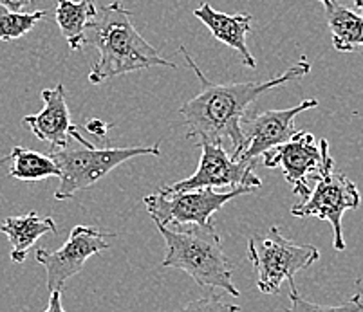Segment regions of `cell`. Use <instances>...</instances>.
Instances as JSON below:
<instances>
[{"label":"cell","instance_id":"6da1fadb","mask_svg":"<svg viewBox=\"0 0 363 312\" xmlns=\"http://www.w3.org/2000/svg\"><path fill=\"white\" fill-rule=\"evenodd\" d=\"M186 64L192 67L201 81V93L188 100L179 108L186 125V136L206 141H220L232 143L235 156L244 143L242 117L247 108L259 96L272 88L289 83L293 80L308 76L311 72V64L302 57L293 67L282 72L280 76L267 81H242V83H213L201 72L199 65L188 54L184 47H179Z\"/></svg>","mask_w":363,"mask_h":312},{"label":"cell","instance_id":"7a4b0ae2","mask_svg":"<svg viewBox=\"0 0 363 312\" xmlns=\"http://www.w3.org/2000/svg\"><path fill=\"white\" fill-rule=\"evenodd\" d=\"M82 45L98 51V62L89 72L92 85L156 65L177 69L176 64L161 57L160 51L145 40L132 22V13L118 2L98 8L94 18L85 28Z\"/></svg>","mask_w":363,"mask_h":312},{"label":"cell","instance_id":"3957f363","mask_svg":"<svg viewBox=\"0 0 363 312\" xmlns=\"http://www.w3.org/2000/svg\"><path fill=\"white\" fill-rule=\"evenodd\" d=\"M167 245L163 267L179 269L203 287H219L230 296H240L233 284V267L224 255L220 236L210 226H163L154 222Z\"/></svg>","mask_w":363,"mask_h":312},{"label":"cell","instance_id":"277c9868","mask_svg":"<svg viewBox=\"0 0 363 312\" xmlns=\"http://www.w3.org/2000/svg\"><path fill=\"white\" fill-rule=\"evenodd\" d=\"M71 139L78 146H65L62 150L51 152L56 166L60 168V186L55 192L56 200H67L82 190L96 185L107 173L140 156H160V144L152 146H125V149H98L80 136L78 128L72 125L69 130Z\"/></svg>","mask_w":363,"mask_h":312},{"label":"cell","instance_id":"5b68a950","mask_svg":"<svg viewBox=\"0 0 363 312\" xmlns=\"http://www.w3.org/2000/svg\"><path fill=\"white\" fill-rule=\"evenodd\" d=\"M247 258L257 271V289L264 294H279L280 285L288 280L295 284L296 272L311 267L320 258L315 245L293 244L272 226L266 233L250 238Z\"/></svg>","mask_w":363,"mask_h":312},{"label":"cell","instance_id":"8992f818","mask_svg":"<svg viewBox=\"0 0 363 312\" xmlns=\"http://www.w3.org/2000/svg\"><path fill=\"white\" fill-rule=\"evenodd\" d=\"M255 190L250 186H235L230 192L219 193L216 188L168 190L167 186H161L157 193L145 197L143 202L152 220L163 226H210L212 216L226 202Z\"/></svg>","mask_w":363,"mask_h":312},{"label":"cell","instance_id":"52a82bcc","mask_svg":"<svg viewBox=\"0 0 363 312\" xmlns=\"http://www.w3.org/2000/svg\"><path fill=\"white\" fill-rule=\"evenodd\" d=\"M266 168H282L293 193L306 199L311 193V180L335 164L328 139H318L306 130H296L286 143L277 144L262 154Z\"/></svg>","mask_w":363,"mask_h":312},{"label":"cell","instance_id":"ba28073f","mask_svg":"<svg viewBox=\"0 0 363 312\" xmlns=\"http://www.w3.org/2000/svg\"><path fill=\"white\" fill-rule=\"evenodd\" d=\"M359 204H362V197L356 185L345 173L338 172L333 164L325 172L320 173L315 190H311V193L300 200L298 204L293 206L291 215L318 216L328 220L333 228V248L336 251H345L342 229L343 213L358 209Z\"/></svg>","mask_w":363,"mask_h":312},{"label":"cell","instance_id":"9c48e42d","mask_svg":"<svg viewBox=\"0 0 363 312\" xmlns=\"http://www.w3.org/2000/svg\"><path fill=\"white\" fill-rule=\"evenodd\" d=\"M201 149L199 166L196 173L177 183L167 185L168 190H197V188H224V186H250L259 190L262 179L255 175V161L235 159L224 149L220 141L199 139Z\"/></svg>","mask_w":363,"mask_h":312},{"label":"cell","instance_id":"30bf717a","mask_svg":"<svg viewBox=\"0 0 363 312\" xmlns=\"http://www.w3.org/2000/svg\"><path fill=\"white\" fill-rule=\"evenodd\" d=\"M111 236L112 233H100L98 229L80 224L72 228L69 238L58 251L38 249L35 258L45 267L49 291H62L67 280L84 269L91 256L107 251V238Z\"/></svg>","mask_w":363,"mask_h":312},{"label":"cell","instance_id":"8fae6325","mask_svg":"<svg viewBox=\"0 0 363 312\" xmlns=\"http://www.w3.org/2000/svg\"><path fill=\"white\" fill-rule=\"evenodd\" d=\"M318 100L309 98L298 103L296 107L284 108V110H266V112L253 114L252 117H242L244 143L235 159L257 161L266 150L282 144L296 132L295 117L303 110H311L318 107Z\"/></svg>","mask_w":363,"mask_h":312},{"label":"cell","instance_id":"7c38bea8","mask_svg":"<svg viewBox=\"0 0 363 312\" xmlns=\"http://www.w3.org/2000/svg\"><path fill=\"white\" fill-rule=\"evenodd\" d=\"M44 108L35 116H26L22 125L29 128L40 141L51 146V152L65 149L71 143L69 130L72 127L71 112L65 101L64 83H58L52 88H44L40 93Z\"/></svg>","mask_w":363,"mask_h":312},{"label":"cell","instance_id":"4fadbf2b","mask_svg":"<svg viewBox=\"0 0 363 312\" xmlns=\"http://www.w3.org/2000/svg\"><path fill=\"white\" fill-rule=\"evenodd\" d=\"M194 15L210 29V33H212L216 40L223 42L228 47H232L233 51L239 52L244 67H257L255 58H253V54L250 52V47L246 44L247 33L252 31V15H247V13L228 15V13H220L217 9H213L208 2L201 4L194 11Z\"/></svg>","mask_w":363,"mask_h":312},{"label":"cell","instance_id":"5bb4252c","mask_svg":"<svg viewBox=\"0 0 363 312\" xmlns=\"http://www.w3.org/2000/svg\"><path fill=\"white\" fill-rule=\"evenodd\" d=\"M0 231L8 236L11 244V260L22 264L36 241L45 233H58L51 216H38L36 212H29L21 216H8L0 222Z\"/></svg>","mask_w":363,"mask_h":312},{"label":"cell","instance_id":"9a60e30c","mask_svg":"<svg viewBox=\"0 0 363 312\" xmlns=\"http://www.w3.org/2000/svg\"><path fill=\"white\" fill-rule=\"evenodd\" d=\"M322 6L333 35V47L340 52L363 51V15L340 4L338 0H325Z\"/></svg>","mask_w":363,"mask_h":312},{"label":"cell","instance_id":"2e32d148","mask_svg":"<svg viewBox=\"0 0 363 312\" xmlns=\"http://www.w3.org/2000/svg\"><path fill=\"white\" fill-rule=\"evenodd\" d=\"M98 6L94 0H56L55 21L71 51H80L84 33L94 18Z\"/></svg>","mask_w":363,"mask_h":312},{"label":"cell","instance_id":"e0dca14e","mask_svg":"<svg viewBox=\"0 0 363 312\" xmlns=\"http://www.w3.org/2000/svg\"><path fill=\"white\" fill-rule=\"evenodd\" d=\"M11 163L8 175L13 179L26 180V183H36V180L49 179V177H60V168L56 166L51 156L36 152V150L13 146L11 154L0 157V166Z\"/></svg>","mask_w":363,"mask_h":312},{"label":"cell","instance_id":"ac0fdd59","mask_svg":"<svg viewBox=\"0 0 363 312\" xmlns=\"http://www.w3.org/2000/svg\"><path fill=\"white\" fill-rule=\"evenodd\" d=\"M44 18H48L45 11H11L0 6V42L22 38Z\"/></svg>","mask_w":363,"mask_h":312},{"label":"cell","instance_id":"d6986e66","mask_svg":"<svg viewBox=\"0 0 363 312\" xmlns=\"http://www.w3.org/2000/svg\"><path fill=\"white\" fill-rule=\"evenodd\" d=\"M184 308H188V311H206V308H210V311H240L239 305L223 304L219 298H210V301H192V304H188Z\"/></svg>","mask_w":363,"mask_h":312},{"label":"cell","instance_id":"ffe728a7","mask_svg":"<svg viewBox=\"0 0 363 312\" xmlns=\"http://www.w3.org/2000/svg\"><path fill=\"white\" fill-rule=\"evenodd\" d=\"M33 0H0V6L11 9V11H26L31 8Z\"/></svg>","mask_w":363,"mask_h":312},{"label":"cell","instance_id":"44dd1931","mask_svg":"<svg viewBox=\"0 0 363 312\" xmlns=\"http://www.w3.org/2000/svg\"><path fill=\"white\" fill-rule=\"evenodd\" d=\"M45 312H64V305H62V291H51V298H49V305L45 307Z\"/></svg>","mask_w":363,"mask_h":312},{"label":"cell","instance_id":"7402d4cb","mask_svg":"<svg viewBox=\"0 0 363 312\" xmlns=\"http://www.w3.org/2000/svg\"><path fill=\"white\" fill-rule=\"evenodd\" d=\"M87 130L92 134V136L104 137L108 130V125L104 123V121H100V120H91L87 123Z\"/></svg>","mask_w":363,"mask_h":312},{"label":"cell","instance_id":"603a6c76","mask_svg":"<svg viewBox=\"0 0 363 312\" xmlns=\"http://www.w3.org/2000/svg\"><path fill=\"white\" fill-rule=\"evenodd\" d=\"M354 6H356V9H359L363 15V0H354Z\"/></svg>","mask_w":363,"mask_h":312},{"label":"cell","instance_id":"cb8c5ba5","mask_svg":"<svg viewBox=\"0 0 363 312\" xmlns=\"http://www.w3.org/2000/svg\"><path fill=\"white\" fill-rule=\"evenodd\" d=\"M320 2H325V0H320Z\"/></svg>","mask_w":363,"mask_h":312}]
</instances>
